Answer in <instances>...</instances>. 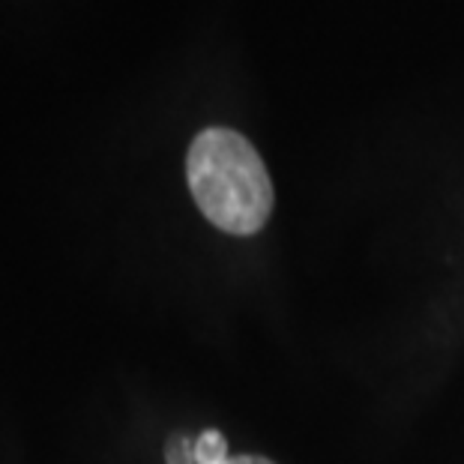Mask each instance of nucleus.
<instances>
[{"mask_svg":"<svg viewBox=\"0 0 464 464\" xmlns=\"http://www.w3.org/2000/svg\"><path fill=\"white\" fill-rule=\"evenodd\" d=\"M219 464H273L270 459H261V456H228L225 461H219Z\"/></svg>","mask_w":464,"mask_h":464,"instance_id":"obj_4","label":"nucleus"},{"mask_svg":"<svg viewBox=\"0 0 464 464\" xmlns=\"http://www.w3.org/2000/svg\"><path fill=\"white\" fill-rule=\"evenodd\" d=\"M186 180L198 210L228 234H258L273 213V180L264 160L249 138L225 126L195 135Z\"/></svg>","mask_w":464,"mask_h":464,"instance_id":"obj_1","label":"nucleus"},{"mask_svg":"<svg viewBox=\"0 0 464 464\" xmlns=\"http://www.w3.org/2000/svg\"><path fill=\"white\" fill-rule=\"evenodd\" d=\"M168 464H195V447L186 438H171L168 443Z\"/></svg>","mask_w":464,"mask_h":464,"instance_id":"obj_3","label":"nucleus"},{"mask_svg":"<svg viewBox=\"0 0 464 464\" xmlns=\"http://www.w3.org/2000/svg\"><path fill=\"white\" fill-rule=\"evenodd\" d=\"M192 447H195V464H219L228 459V440L216 429H207Z\"/></svg>","mask_w":464,"mask_h":464,"instance_id":"obj_2","label":"nucleus"}]
</instances>
